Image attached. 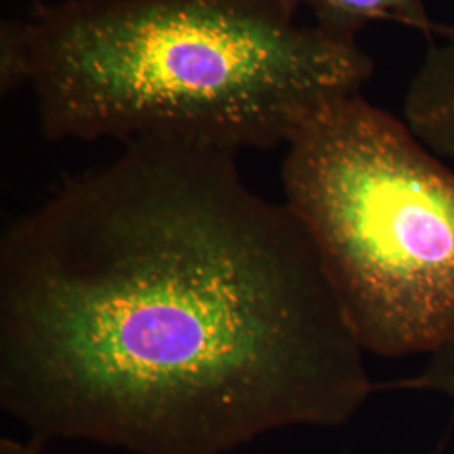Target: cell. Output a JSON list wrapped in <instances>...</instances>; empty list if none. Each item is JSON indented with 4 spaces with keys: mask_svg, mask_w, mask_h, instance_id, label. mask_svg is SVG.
<instances>
[{
    "mask_svg": "<svg viewBox=\"0 0 454 454\" xmlns=\"http://www.w3.org/2000/svg\"><path fill=\"white\" fill-rule=\"evenodd\" d=\"M427 356L429 360L421 372L403 380H394L387 386L379 384L377 390H429L439 392L454 403V337L439 345L438 348H434Z\"/></svg>",
    "mask_w": 454,
    "mask_h": 454,
    "instance_id": "7",
    "label": "cell"
},
{
    "mask_svg": "<svg viewBox=\"0 0 454 454\" xmlns=\"http://www.w3.org/2000/svg\"><path fill=\"white\" fill-rule=\"evenodd\" d=\"M279 5H283L288 12H292L296 16V11L300 7H309L313 11V14H317L322 5H324L325 0H276Z\"/></svg>",
    "mask_w": 454,
    "mask_h": 454,
    "instance_id": "9",
    "label": "cell"
},
{
    "mask_svg": "<svg viewBox=\"0 0 454 454\" xmlns=\"http://www.w3.org/2000/svg\"><path fill=\"white\" fill-rule=\"evenodd\" d=\"M33 82L31 20L0 22V95L7 97Z\"/></svg>",
    "mask_w": 454,
    "mask_h": 454,
    "instance_id": "6",
    "label": "cell"
},
{
    "mask_svg": "<svg viewBox=\"0 0 454 454\" xmlns=\"http://www.w3.org/2000/svg\"><path fill=\"white\" fill-rule=\"evenodd\" d=\"M315 19L326 31L348 39H357L362 27L380 19L401 22L427 39L441 29L429 17L424 0H325Z\"/></svg>",
    "mask_w": 454,
    "mask_h": 454,
    "instance_id": "5",
    "label": "cell"
},
{
    "mask_svg": "<svg viewBox=\"0 0 454 454\" xmlns=\"http://www.w3.org/2000/svg\"><path fill=\"white\" fill-rule=\"evenodd\" d=\"M236 150L127 142L0 241V406L31 438L227 454L372 395L309 234Z\"/></svg>",
    "mask_w": 454,
    "mask_h": 454,
    "instance_id": "1",
    "label": "cell"
},
{
    "mask_svg": "<svg viewBox=\"0 0 454 454\" xmlns=\"http://www.w3.org/2000/svg\"><path fill=\"white\" fill-rule=\"evenodd\" d=\"M0 454H44V444L33 438L27 441L4 438L0 441Z\"/></svg>",
    "mask_w": 454,
    "mask_h": 454,
    "instance_id": "8",
    "label": "cell"
},
{
    "mask_svg": "<svg viewBox=\"0 0 454 454\" xmlns=\"http://www.w3.org/2000/svg\"><path fill=\"white\" fill-rule=\"evenodd\" d=\"M285 206L309 234L365 352L431 354L454 337V170L358 95L294 131Z\"/></svg>",
    "mask_w": 454,
    "mask_h": 454,
    "instance_id": "3",
    "label": "cell"
},
{
    "mask_svg": "<svg viewBox=\"0 0 454 454\" xmlns=\"http://www.w3.org/2000/svg\"><path fill=\"white\" fill-rule=\"evenodd\" d=\"M33 88L48 140L174 137L270 150L373 73L357 39L276 0H86L39 7Z\"/></svg>",
    "mask_w": 454,
    "mask_h": 454,
    "instance_id": "2",
    "label": "cell"
},
{
    "mask_svg": "<svg viewBox=\"0 0 454 454\" xmlns=\"http://www.w3.org/2000/svg\"><path fill=\"white\" fill-rule=\"evenodd\" d=\"M407 127L444 160L454 162V26H441L404 97Z\"/></svg>",
    "mask_w": 454,
    "mask_h": 454,
    "instance_id": "4",
    "label": "cell"
},
{
    "mask_svg": "<svg viewBox=\"0 0 454 454\" xmlns=\"http://www.w3.org/2000/svg\"><path fill=\"white\" fill-rule=\"evenodd\" d=\"M58 2H86V0H58Z\"/></svg>",
    "mask_w": 454,
    "mask_h": 454,
    "instance_id": "10",
    "label": "cell"
}]
</instances>
